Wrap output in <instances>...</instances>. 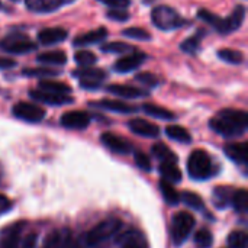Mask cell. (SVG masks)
Returning a JSON list of instances; mask_svg holds the SVG:
<instances>
[{
    "label": "cell",
    "instance_id": "1",
    "mask_svg": "<svg viewBox=\"0 0 248 248\" xmlns=\"http://www.w3.org/2000/svg\"><path fill=\"white\" fill-rule=\"evenodd\" d=\"M209 126L214 132L225 138L240 137L247 131V112L238 109H222L209 121Z\"/></svg>",
    "mask_w": 248,
    "mask_h": 248
},
{
    "label": "cell",
    "instance_id": "2",
    "mask_svg": "<svg viewBox=\"0 0 248 248\" xmlns=\"http://www.w3.org/2000/svg\"><path fill=\"white\" fill-rule=\"evenodd\" d=\"M121 228H122V222L119 219H116V218L105 219L83 235L84 246L86 247L100 246V244L109 241L112 237H115L121 231Z\"/></svg>",
    "mask_w": 248,
    "mask_h": 248
},
{
    "label": "cell",
    "instance_id": "3",
    "mask_svg": "<svg viewBox=\"0 0 248 248\" xmlns=\"http://www.w3.org/2000/svg\"><path fill=\"white\" fill-rule=\"evenodd\" d=\"M187 173L193 180H208L214 174V164L206 151L195 150L187 158Z\"/></svg>",
    "mask_w": 248,
    "mask_h": 248
},
{
    "label": "cell",
    "instance_id": "4",
    "mask_svg": "<svg viewBox=\"0 0 248 248\" xmlns=\"http://www.w3.org/2000/svg\"><path fill=\"white\" fill-rule=\"evenodd\" d=\"M151 20L161 31H173L185 25V19L173 7L166 6V4H161L153 9Z\"/></svg>",
    "mask_w": 248,
    "mask_h": 248
},
{
    "label": "cell",
    "instance_id": "5",
    "mask_svg": "<svg viewBox=\"0 0 248 248\" xmlns=\"http://www.w3.org/2000/svg\"><path fill=\"white\" fill-rule=\"evenodd\" d=\"M196 221L195 217L189 212H179L173 217L171 222V238L176 247L182 246L190 235Z\"/></svg>",
    "mask_w": 248,
    "mask_h": 248
},
{
    "label": "cell",
    "instance_id": "6",
    "mask_svg": "<svg viewBox=\"0 0 248 248\" xmlns=\"http://www.w3.org/2000/svg\"><path fill=\"white\" fill-rule=\"evenodd\" d=\"M36 48V45L22 33H10L0 39V51L6 54H26Z\"/></svg>",
    "mask_w": 248,
    "mask_h": 248
},
{
    "label": "cell",
    "instance_id": "7",
    "mask_svg": "<svg viewBox=\"0 0 248 248\" xmlns=\"http://www.w3.org/2000/svg\"><path fill=\"white\" fill-rule=\"evenodd\" d=\"M74 77L80 80V86L86 90H96L102 86L103 80L106 78V73L100 68H90L83 67L73 73Z\"/></svg>",
    "mask_w": 248,
    "mask_h": 248
},
{
    "label": "cell",
    "instance_id": "8",
    "mask_svg": "<svg viewBox=\"0 0 248 248\" xmlns=\"http://www.w3.org/2000/svg\"><path fill=\"white\" fill-rule=\"evenodd\" d=\"M12 113L13 116H16L17 119H22L25 122H31V124H36L41 122L45 118V110L33 103H28V102H19L12 108Z\"/></svg>",
    "mask_w": 248,
    "mask_h": 248
},
{
    "label": "cell",
    "instance_id": "9",
    "mask_svg": "<svg viewBox=\"0 0 248 248\" xmlns=\"http://www.w3.org/2000/svg\"><path fill=\"white\" fill-rule=\"evenodd\" d=\"M60 124L67 128V129H86L90 125V115L87 112L83 110H71V112H65L61 119Z\"/></svg>",
    "mask_w": 248,
    "mask_h": 248
},
{
    "label": "cell",
    "instance_id": "10",
    "mask_svg": "<svg viewBox=\"0 0 248 248\" xmlns=\"http://www.w3.org/2000/svg\"><path fill=\"white\" fill-rule=\"evenodd\" d=\"M244 17H246V6L238 4L228 17L222 19V22H221V25H219V28L217 31L219 33H222V35H230L231 32L240 29V26L244 22Z\"/></svg>",
    "mask_w": 248,
    "mask_h": 248
},
{
    "label": "cell",
    "instance_id": "11",
    "mask_svg": "<svg viewBox=\"0 0 248 248\" xmlns=\"http://www.w3.org/2000/svg\"><path fill=\"white\" fill-rule=\"evenodd\" d=\"M29 96L39 102V103H45V105H52V106H62V105H70L74 102V99L68 94H55V93H49V92H44V90H31Z\"/></svg>",
    "mask_w": 248,
    "mask_h": 248
},
{
    "label": "cell",
    "instance_id": "12",
    "mask_svg": "<svg viewBox=\"0 0 248 248\" xmlns=\"http://www.w3.org/2000/svg\"><path fill=\"white\" fill-rule=\"evenodd\" d=\"M145 60H147V55H145L144 52L132 51L128 57L119 58V60L113 64V70H115L116 73H129V71L138 68Z\"/></svg>",
    "mask_w": 248,
    "mask_h": 248
},
{
    "label": "cell",
    "instance_id": "13",
    "mask_svg": "<svg viewBox=\"0 0 248 248\" xmlns=\"http://www.w3.org/2000/svg\"><path fill=\"white\" fill-rule=\"evenodd\" d=\"M100 141H102V144H103L108 150H110L112 153H116V154L125 155V154H129V153L132 151L131 145H129L124 138H121V137H118V135H115V134H112V132H105V134H102Z\"/></svg>",
    "mask_w": 248,
    "mask_h": 248
},
{
    "label": "cell",
    "instance_id": "14",
    "mask_svg": "<svg viewBox=\"0 0 248 248\" xmlns=\"http://www.w3.org/2000/svg\"><path fill=\"white\" fill-rule=\"evenodd\" d=\"M128 126L134 134H137L140 137H145V138H155L160 134V129H158L157 125H154V124H151L148 121L140 119V118L129 121Z\"/></svg>",
    "mask_w": 248,
    "mask_h": 248
},
{
    "label": "cell",
    "instance_id": "15",
    "mask_svg": "<svg viewBox=\"0 0 248 248\" xmlns=\"http://www.w3.org/2000/svg\"><path fill=\"white\" fill-rule=\"evenodd\" d=\"M67 38V31L62 28H46L38 32V42L41 45H55Z\"/></svg>",
    "mask_w": 248,
    "mask_h": 248
},
{
    "label": "cell",
    "instance_id": "16",
    "mask_svg": "<svg viewBox=\"0 0 248 248\" xmlns=\"http://www.w3.org/2000/svg\"><path fill=\"white\" fill-rule=\"evenodd\" d=\"M71 240V232L68 230H57L48 234L41 248H67Z\"/></svg>",
    "mask_w": 248,
    "mask_h": 248
},
{
    "label": "cell",
    "instance_id": "17",
    "mask_svg": "<svg viewBox=\"0 0 248 248\" xmlns=\"http://www.w3.org/2000/svg\"><path fill=\"white\" fill-rule=\"evenodd\" d=\"M224 153L225 155L232 160L234 163L240 164V166H247V144L246 142H234V144H228L224 147Z\"/></svg>",
    "mask_w": 248,
    "mask_h": 248
},
{
    "label": "cell",
    "instance_id": "18",
    "mask_svg": "<svg viewBox=\"0 0 248 248\" xmlns=\"http://www.w3.org/2000/svg\"><path fill=\"white\" fill-rule=\"evenodd\" d=\"M108 36V29L106 28H97L94 31H90L87 33L78 35L77 38H74L73 45L74 46H86V45H93V44H99L102 41H105Z\"/></svg>",
    "mask_w": 248,
    "mask_h": 248
},
{
    "label": "cell",
    "instance_id": "19",
    "mask_svg": "<svg viewBox=\"0 0 248 248\" xmlns=\"http://www.w3.org/2000/svg\"><path fill=\"white\" fill-rule=\"evenodd\" d=\"M108 92L124 99H138V97H144L148 94L145 90L134 87V86H128V84H110L108 86Z\"/></svg>",
    "mask_w": 248,
    "mask_h": 248
},
{
    "label": "cell",
    "instance_id": "20",
    "mask_svg": "<svg viewBox=\"0 0 248 248\" xmlns=\"http://www.w3.org/2000/svg\"><path fill=\"white\" fill-rule=\"evenodd\" d=\"M22 230H23V224L17 222L13 224L12 227H9L4 232L3 237L0 240V248H17L20 243V235H22Z\"/></svg>",
    "mask_w": 248,
    "mask_h": 248
},
{
    "label": "cell",
    "instance_id": "21",
    "mask_svg": "<svg viewBox=\"0 0 248 248\" xmlns=\"http://www.w3.org/2000/svg\"><path fill=\"white\" fill-rule=\"evenodd\" d=\"M64 0H25L26 7L35 13H49L57 10Z\"/></svg>",
    "mask_w": 248,
    "mask_h": 248
},
{
    "label": "cell",
    "instance_id": "22",
    "mask_svg": "<svg viewBox=\"0 0 248 248\" xmlns=\"http://www.w3.org/2000/svg\"><path fill=\"white\" fill-rule=\"evenodd\" d=\"M121 248H148V244L141 231L132 230L122 235Z\"/></svg>",
    "mask_w": 248,
    "mask_h": 248
},
{
    "label": "cell",
    "instance_id": "23",
    "mask_svg": "<svg viewBox=\"0 0 248 248\" xmlns=\"http://www.w3.org/2000/svg\"><path fill=\"white\" fill-rule=\"evenodd\" d=\"M92 106H96V108H100V109H105V110H110V112H118V113H132L135 112V108L128 105V103H124L121 100H108V99H103L100 102H92L90 103Z\"/></svg>",
    "mask_w": 248,
    "mask_h": 248
},
{
    "label": "cell",
    "instance_id": "24",
    "mask_svg": "<svg viewBox=\"0 0 248 248\" xmlns=\"http://www.w3.org/2000/svg\"><path fill=\"white\" fill-rule=\"evenodd\" d=\"M232 189L231 187H225V186H218L214 189V193H212V201H214V205L218 208V209H225L231 205V201H232Z\"/></svg>",
    "mask_w": 248,
    "mask_h": 248
},
{
    "label": "cell",
    "instance_id": "25",
    "mask_svg": "<svg viewBox=\"0 0 248 248\" xmlns=\"http://www.w3.org/2000/svg\"><path fill=\"white\" fill-rule=\"evenodd\" d=\"M39 90L44 92H49V93H55V94H70L71 93V87L65 83L61 81H55V80H41L38 83Z\"/></svg>",
    "mask_w": 248,
    "mask_h": 248
},
{
    "label": "cell",
    "instance_id": "26",
    "mask_svg": "<svg viewBox=\"0 0 248 248\" xmlns=\"http://www.w3.org/2000/svg\"><path fill=\"white\" fill-rule=\"evenodd\" d=\"M166 135L173 140V141H177V142H182V144H190L192 142V135L190 132L180 126V125H169L166 128Z\"/></svg>",
    "mask_w": 248,
    "mask_h": 248
},
{
    "label": "cell",
    "instance_id": "27",
    "mask_svg": "<svg viewBox=\"0 0 248 248\" xmlns=\"http://www.w3.org/2000/svg\"><path fill=\"white\" fill-rule=\"evenodd\" d=\"M38 62L48 65H64L67 62V55L64 51H48L42 52L36 57Z\"/></svg>",
    "mask_w": 248,
    "mask_h": 248
},
{
    "label": "cell",
    "instance_id": "28",
    "mask_svg": "<svg viewBox=\"0 0 248 248\" xmlns=\"http://www.w3.org/2000/svg\"><path fill=\"white\" fill-rule=\"evenodd\" d=\"M158 170H160V174L164 177L166 182L179 183L182 180V171L176 163H161Z\"/></svg>",
    "mask_w": 248,
    "mask_h": 248
},
{
    "label": "cell",
    "instance_id": "29",
    "mask_svg": "<svg viewBox=\"0 0 248 248\" xmlns=\"http://www.w3.org/2000/svg\"><path fill=\"white\" fill-rule=\"evenodd\" d=\"M142 110H144L147 115L153 116V118H158V119H164V121H171V119H174V113H173V112H170L169 109L161 108V106H158V105H154V103H145V105L142 106Z\"/></svg>",
    "mask_w": 248,
    "mask_h": 248
},
{
    "label": "cell",
    "instance_id": "30",
    "mask_svg": "<svg viewBox=\"0 0 248 248\" xmlns=\"http://www.w3.org/2000/svg\"><path fill=\"white\" fill-rule=\"evenodd\" d=\"M151 151L158 160H161V163H177V155L167 145H164L161 142L153 145Z\"/></svg>",
    "mask_w": 248,
    "mask_h": 248
},
{
    "label": "cell",
    "instance_id": "31",
    "mask_svg": "<svg viewBox=\"0 0 248 248\" xmlns=\"http://www.w3.org/2000/svg\"><path fill=\"white\" fill-rule=\"evenodd\" d=\"M160 192L169 205H177L180 202V193L170 185V182L161 180L160 182Z\"/></svg>",
    "mask_w": 248,
    "mask_h": 248
},
{
    "label": "cell",
    "instance_id": "32",
    "mask_svg": "<svg viewBox=\"0 0 248 248\" xmlns=\"http://www.w3.org/2000/svg\"><path fill=\"white\" fill-rule=\"evenodd\" d=\"M231 205L234 206V209L237 211V214H241L244 215L247 212L248 208V195L246 189H240L237 192H234L232 195V201H231Z\"/></svg>",
    "mask_w": 248,
    "mask_h": 248
},
{
    "label": "cell",
    "instance_id": "33",
    "mask_svg": "<svg viewBox=\"0 0 248 248\" xmlns=\"http://www.w3.org/2000/svg\"><path fill=\"white\" fill-rule=\"evenodd\" d=\"M218 57L230 64H241L244 61V54L241 51L237 49H230V48H224L218 51Z\"/></svg>",
    "mask_w": 248,
    "mask_h": 248
},
{
    "label": "cell",
    "instance_id": "34",
    "mask_svg": "<svg viewBox=\"0 0 248 248\" xmlns=\"http://www.w3.org/2000/svg\"><path fill=\"white\" fill-rule=\"evenodd\" d=\"M180 199L183 201L185 205H187L189 208L195 209V211H202L205 208V202L203 199L198 195V193H193V192H185L180 195Z\"/></svg>",
    "mask_w": 248,
    "mask_h": 248
},
{
    "label": "cell",
    "instance_id": "35",
    "mask_svg": "<svg viewBox=\"0 0 248 248\" xmlns=\"http://www.w3.org/2000/svg\"><path fill=\"white\" fill-rule=\"evenodd\" d=\"M230 248H248V237L246 231H232L228 235Z\"/></svg>",
    "mask_w": 248,
    "mask_h": 248
},
{
    "label": "cell",
    "instance_id": "36",
    "mask_svg": "<svg viewBox=\"0 0 248 248\" xmlns=\"http://www.w3.org/2000/svg\"><path fill=\"white\" fill-rule=\"evenodd\" d=\"M193 241H195L196 248H211L212 247V243H214V237H212V234H211L209 230L202 228V230H199L195 234Z\"/></svg>",
    "mask_w": 248,
    "mask_h": 248
},
{
    "label": "cell",
    "instance_id": "37",
    "mask_svg": "<svg viewBox=\"0 0 248 248\" xmlns=\"http://www.w3.org/2000/svg\"><path fill=\"white\" fill-rule=\"evenodd\" d=\"M103 52H112V54H124V52H132L134 46L125 42H109L100 46Z\"/></svg>",
    "mask_w": 248,
    "mask_h": 248
},
{
    "label": "cell",
    "instance_id": "38",
    "mask_svg": "<svg viewBox=\"0 0 248 248\" xmlns=\"http://www.w3.org/2000/svg\"><path fill=\"white\" fill-rule=\"evenodd\" d=\"M74 61L80 67H92L93 64H96L97 57L90 51H78L74 54Z\"/></svg>",
    "mask_w": 248,
    "mask_h": 248
},
{
    "label": "cell",
    "instance_id": "39",
    "mask_svg": "<svg viewBox=\"0 0 248 248\" xmlns=\"http://www.w3.org/2000/svg\"><path fill=\"white\" fill-rule=\"evenodd\" d=\"M22 74L23 76H29V77H52V76H58L60 71L54 70V68L39 67V68H25L22 71Z\"/></svg>",
    "mask_w": 248,
    "mask_h": 248
},
{
    "label": "cell",
    "instance_id": "40",
    "mask_svg": "<svg viewBox=\"0 0 248 248\" xmlns=\"http://www.w3.org/2000/svg\"><path fill=\"white\" fill-rule=\"evenodd\" d=\"M202 32L199 31L195 36H192V38H187L186 41H183L182 42V49L185 51V52H187V54H196V51L199 49V46H201V38H202V35H201Z\"/></svg>",
    "mask_w": 248,
    "mask_h": 248
},
{
    "label": "cell",
    "instance_id": "41",
    "mask_svg": "<svg viewBox=\"0 0 248 248\" xmlns=\"http://www.w3.org/2000/svg\"><path fill=\"white\" fill-rule=\"evenodd\" d=\"M125 36L137 39V41H150L151 39V33L142 28H128L122 32Z\"/></svg>",
    "mask_w": 248,
    "mask_h": 248
},
{
    "label": "cell",
    "instance_id": "42",
    "mask_svg": "<svg viewBox=\"0 0 248 248\" xmlns=\"http://www.w3.org/2000/svg\"><path fill=\"white\" fill-rule=\"evenodd\" d=\"M198 17L202 19L203 22L212 25L215 29H218L219 25H221V22H222V17H219L218 15H215V13H212V12H209V10H206V9H201V10L198 12Z\"/></svg>",
    "mask_w": 248,
    "mask_h": 248
},
{
    "label": "cell",
    "instance_id": "43",
    "mask_svg": "<svg viewBox=\"0 0 248 248\" xmlns=\"http://www.w3.org/2000/svg\"><path fill=\"white\" fill-rule=\"evenodd\" d=\"M135 80L145 84V86H148V87H157L160 84L157 76H154L153 73H141V74H138L135 77Z\"/></svg>",
    "mask_w": 248,
    "mask_h": 248
},
{
    "label": "cell",
    "instance_id": "44",
    "mask_svg": "<svg viewBox=\"0 0 248 248\" xmlns=\"http://www.w3.org/2000/svg\"><path fill=\"white\" fill-rule=\"evenodd\" d=\"M134 158H135V164H137L141 170H144V171H150V170H151V161H150L148 155H145V154L141 153V151H135Z\"/></svg>",
    "mask_w": 248,
    "mask_h": 248
},
{
    "label": "cell",
    "instance_id": "45",
    "mask_svg": "<svg viewBox=\"0 0 248 248\" xmlns=\"http://www.w3.org/2000/svg\"><path fill=\"white\" fill-rule=\"evenodd\" d=\"M106 16H108L109 19L115 20V22H125V20L129 19V13H128L126 10H124V9H113V10H109V12L106 13Z\"/></svg>",
    "mask_w": 248,
    "mask_h": 248
},
{
    "label": "cell",
    "instance_id": "46",
    "mask_svg": "<svg viewBox=\"0 0 248 248\" xmlns=\"http://www.w3.org/2000/svg\"><path fill=\"white\" fill-rule=\"evenodd\" d=\"M99 1L112 9H126L131 6V0H99Z\"/></svg>",
    "mask_w": 248,
    "mask_h": 248
},
{
    "label": "cell",
    "instance_id": "47",
    "mask_svg": "<svg viewBox=\"0 0 248 248\" xmlns=\"http://www.w3.org/2000/svg\"><path fill=\"white\" fill-rule=\"evenodd\" d=\"M36 246V235L35 234H29L23 238H20V243L17 248H35Z\"/></svg>",
    "mask_w": 248,
    "mask_h": 248
},
{
    "label": "cell",
    "instance_id": "48",
    "mask_svg": "<svg viewBox=\"0 0 248 248\" xmlns=\"http://www.w3.org/2000/svg\"><path fill=\"white\" fill-rule=\"evenodd\" d=\"M12 209V202L9 198H6L4 195H0V217L7 214Z\"/></svg>",
    "mask_w": 248,
    "mask_h": 248
},
{
    "label": "cell",
    "instance_id": "49",
    "mask_svg": "<svg viewBox=\"0 0 248 248\" xmlns=\"http://www.w3.org/2000/svg\"><path fill=\"white\" fill-rule=\"evenodd\" d=\"M16 65V61L12 58H6V57H0V68L1 70H7Z\"/></svg>",
    "mask_w": 248,
    "mask_h": 248
},
{
    "label": "cell",
    "instance_id": "50",
    "mask_svg": "<svg viewBox=\"0 0 248 248\" xmlns=\"http://www.w3.org/2000/svg\"><path fill=\"white\" fill-rule=\"evenodd\" d=\"M142 1H144V3H147V4H150V3H153L154 0H142Z\"/></svg>",
    "mask_w": 248,
    "mask_h": 248
},
{
    "label": "cell",
    "instance_id": "51",
    "mask_svg": "<svg viewBox=\"0 0 248 248\" xmlns=\"http://www.w3.org/2000/svg\"><path fill=\"white\" fill-rule=\"evenodd\" d=\"M71 1H74V0H64V3H71Z\"/></svg>",
    "mask_w": 248,
    "mask_h": 248
},
{
    "label": "cell",
    "instance_id": "52",
    "mask_svg": "<svg viewBox=\"0 0 248 248\" xmlns=\"http://www.w3.org/2000/svg\"><path fill=\"white\" fill-rule=\"evenodd\" d=\"M12 1H17V0H12Z\"/></svg>",
    "mask_w": 248,
    "mask_h": 248
},
{
    "label": "cell",
    "instance_id": "53",
    "mask_svg": "<svg viewBox=\"0 0 248 248\" xmlns=\"http://www.w3.org/2000/svg\"><path fill=\"white\" fill-rule=\"evenodd\" d=\"M0 7H1V3H0Z\"/></svg>",
    "mask_w": 248,
    "mask_h": 248
}]
</instances>
